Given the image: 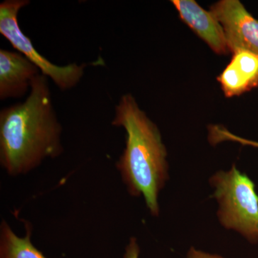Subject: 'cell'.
Returning a JSON list of instances; mask_svg holds the SVG:
<instances>
[{
  "label": "cell",
  "instance_id": "52a82bcc",
  "mask_svg": "<svg viewBox=\"0 0 258 258\" xmlns=\"http://www.w3.org/2000/svg\"><path fill=\"white\" fill-rule=\"evenodd\" d=\"M180 18L219 55L230 52L223 28L211 12L194 0H173Z\"/></svg>",
  "mask_w": 258,
  "mask_h": 258
},
{
  "label": "cell",
  "instance_id": "7c38bea8",
  "mask_svg": "<svg viewBox=\"0 0 258 258\" xmlns=\"http://www.w3.org/2000/svg\"><path fill=\"white\" fill-rule=\"evenodd\" d=\"M187 258H224L217 254H212L191 247L187 254Z\"/></svg>",
  "mask_w": 258,
  "mask_h": 258
},
{
  "label": "cell",
  "instance_id": "277c9868",
  "mask_svg": "<svg viewBox=\"0 0 258 258\" xmlns=\"http://www.w3.org/2000/svg\"><path fill=\"white\" fill-rule=\"evenodd\" d=\"M29 4L28 0H5L0 4V34L18 52L36 66L41 74L52 80L60 90L72 89L82 79L87 66L76 62L57 66L37 51L30 37L22 31L18 23L19 12Z\"/></svg>",
  "mask_w": 258,
  "mask_h": 258
},
{
  "label": "cell",
  "instance_id": "9c48e42d",
  "mask_svg": "<svg viewBox=\"0 0 258 258\" xmlns=\"http://www.w3.org/2000/svg\"><path fill=\"white\" fill-rule=\"evenodd\" d=\"M27 234L18 237L5 221L0 228V258H46L32 243L31 227L27 226Z\"/></svg>",
  "mask_w": 258,
  "mask_h": 258
},
{
  "label": "cell",
  "instance_id": "5b68a950",
  "mask_svg": "<svg viewBox=\"0 0 258 258\" xmlns=\"http://www.w3.org/2000/svg\"><path fill=\"white\" fill-rule=\"evenodd\" d=\"M222 25L229 50L248 51L258 55V20L238 0H222L210 10Z\"/></svg>",
  "mask_w": 258,
  "mask_h": 258
},
{
  "label": "cell",
  "instance_id": "30bf717a",
  "mask_svg": "<svg viewBox=\"0 0 258 258\" xmlns=\"http://www.w3.org/2000/svg\"><path fill=\"white\" fill-rule=\"evenodd\" d=\"M234 142L240 143L242 145L251 146L257 148L258 142L248 139L241 138L235 134L230 133L221 125H212L210 128V142L212 144H217L223 142Z\"/></svg>",
  "mask_w": 258,
  "mask_h": 258
},
{
  "label": "cell",
  "instance_id": "ba28073f",
  "mask_svg": "<svg viewBox=\"0 0 258 258\" xmlns=\"http://www.w3.org/2000/svg\"><path fill=\"white\" fill-rule=\"evenodd\" d=\"M217 80L227 97L240 96L257 87L258 55L248 51L235 52Z\"/></svg>",
  "mask_w": 258,
  "mask_h": 258
},
{
  "label": "cell",
  "instance_id": "6da1fadb",
  "mask_svg": "<svg viewBox=\"0 0 258 258\" xmlns=\"http://www.w3.org/2000/svg\"><path fill=\"white\" fill-rule=\"evenodd\" d=\"M62 125L52 104L48 79L41 74L32 83L25 101L0 111V163L11 176L25 174L47 158L63 152Z\"/></svg>",
  "mask_w": 258,
  "mask_h": 258
},
{
  "label": "cell",
  "instance_id": "7a4b0ae2",
  "mask_svg": "<svg viewBox=\"0 0 258 258\" xmlns=\"http://www.w3.org/2000/svg\"><path fill=\"white\" fill-rule=\"evenodd\" d=\"M111 124L126 132L125 148L117 168L129 193L143 195L149 211L158 216L159 191L168 177L166 150L159 128L132 94L120 98Z\"/></svg>",
  "mask_w": 258,
  "mask_h": 258
},
{
  "label": "cell",
  "instance_id": "8992f818",
  "mask_svg": "<svg viewBox=\"0 0 258 258\" xmlns=\"http://www.w3.org/2000/svg\"><path fill=\"white\" fill-rule=\"evenodd\" d=\"M41 74L36 66L19 52L0 50V99L23 98L30 92L34 79Z\"/></svg>",
  "mask_w": 258,
  "mask_h": 258
},
{
  "label": "cell",
  "instance_id": "8fae6325",
  "mask_svg": "<svg viewBox=\"0 0 258 258\" xmlns=\"http://www.w3.org/2000/svg\"><path fill=\"white\" fill-rule=\"evenodd\" d=\"M139 252H140V249H139L137 240L135 238L131 239L125 249L124 258H139Z\"/></svg>",
  "mask_w": 258,
  "mask_h": 258
},
{
  "label": "cell",
  "instance_id": "3957f363",
  "mask_svg": "<svg viewBox=\"0 0 258 258\" xmlns=\"http://www.w3.org/2000/svg\"><path fill=\"white\" fill-rule=\"evenodd\" d=\"M220 204L218 217L227 229L238 232L249 242H258V195L255 186L235 165L219 171L210 179Z\"/></svg>",
  "mask_w": 258,
  "mask_h": 258
}]
</instances>
